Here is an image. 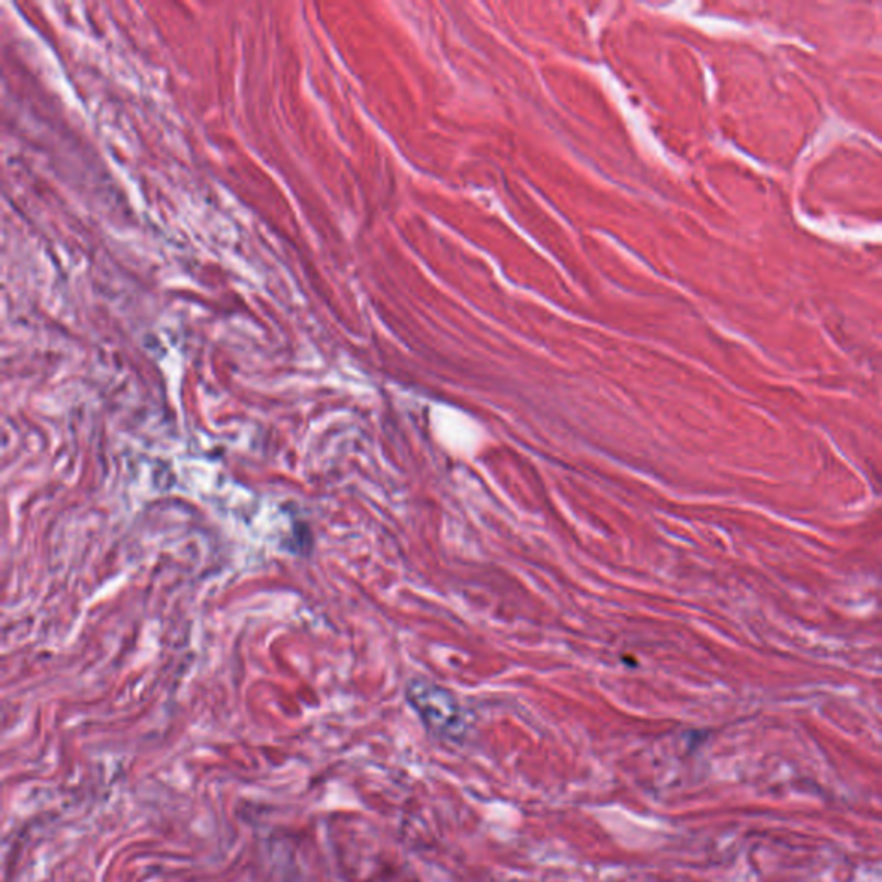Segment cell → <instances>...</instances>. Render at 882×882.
Returning <instances> with one entry per match:
<instances>
[{
	"mask_svg": "<svg viewBox=\"0 0 882 882\" xmlns=\"http://www.w3.org/2000/svg\"><path fill=\"white\" fill-rule=\"evenodd\" d=\"M407 700L428 730L441 738L461 739L467 730L457 700L445 688L426 679H414L407 686Z\"/></svg>",
	"mask_w": 882,
	"mask_h": 882,
	"instance_id": "6da1fadb",
	"label": "cell"
}]
</instances>
